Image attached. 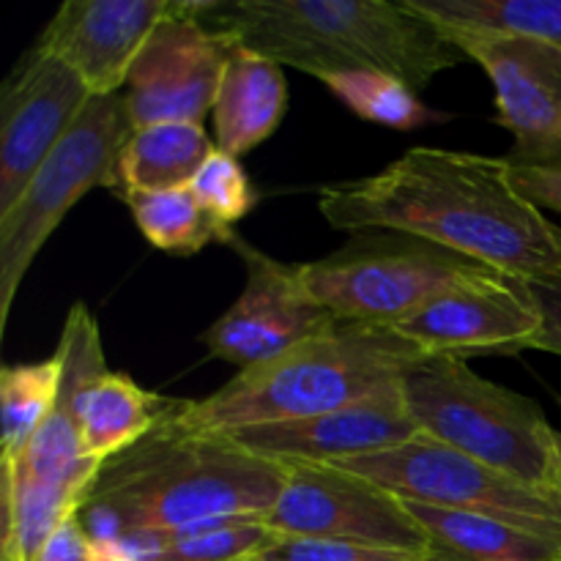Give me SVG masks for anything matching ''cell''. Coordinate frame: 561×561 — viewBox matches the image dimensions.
<instances>
[{"label":"cell","mask_w":561,"mask_h":561,"mask_svg":"<svg viewBox=\"0 0 561 561\" xmlns=\"http://www.w3.org/2000/svg\"><path fill=\"white\" fill-rule=\"evenodd\" d=\"M337 230H400L526 283L561 277V228L515 192L504 157L411 148L381 173L321 190Z\"/></svg>","instance_id":"cell-1"},{"label":"cell","mask_w":561,"mask_h":561,"mask_svg":"<svg viewBox=\"0 0 561 561\" xmlns=\"http://www.w3.org/2000/svg\"><path fill=\"white\" fill-rule=\"evenodd\" d=\"M186 400L142 442L107 460L77 513L93 540L157 548L201 531L263 524L290 469L225 433L179 425Z\"/></svg>","instance_id":"cell-2"},{"label":"cell","mask_w":561,"mask_h":561,"mask_svg":"<svg viewBox=\"0 0 561 561\" xmlns=\"http://www.w3.org/2000/svg\"><path fill=\"white\" fill-rule=\"evenodd\" d=\"M197 20L241 47L323 77L381 71L422 93L466 58L409 0H203Z\"/></svg>","instance_id":"cell-3"},{"label":"cell","mask_w":561,"mask_h":561,"mask_svg":"<svg viewBox=\"0 0 561 561\" xmlns=\"http://www.w3.org/2000/svg\"><path fill=\"white\" fill-rule=\"evenodd\" d=\"M431 356L392 327L334 321L285 354L247 367L203 400H186L179 425L195 433L294 422L340 411L403 381Z\"/></svg>","instance_id":"cell-4"},{"label":"cell","mask_w":561,"mask_h":561,"mask_svg":"<svg viewBox=\"0 0 561 561\" xmlns=\"http://www.w3.org/2000/svg\"><path fill=\"white\" fill-rule=\"evenodd\" d=\"M409 414L422 436L502 474L561 493L557 427L526 394L485 381L463 359H427L403 378Z\"/></svg>","instance_id":"cell-5"},{"label":"cell","mask_w":561,"mask_h":561,"mask_svg":"<svg viewBox=\"0 0 561 561\" xmlns=\"http://www.w3.org/2000/svg\"><path fill=\"white\" fill-rule=\"evenodd\" d=\"M299 272L312 299L340 321L398 327L453 285L496 268L420 236L359 230L329 257L299 263Z\"/></svg>","instance_id":"cell-6"},{"label":"cell","mask_w":561,"mask_h":561,"mask_svg":"<svg viewBox=\"0 0 561 561\" xmlns=\"http://www.w3.org/2000/svg\"><path fill=\"white\" fill-rule=\"evenodd\" d=\"M131 131L121 93L93 96L14 206L0 214V327L9 323L33 257L66 211L96 186L118 190V159Z\"/></svg>","instance_id":"cell-7"},{"label":"cell","mask_w":561,"mask_h":561,"mask_svg":"<svg viewBox=\"0 0 561 561\" xmlns=\"http://www.w3.org/2000/svg\"><path fill=\"white\" fill-rule=\"evenodd\" d=\"M329 466L354 471L403 502L485 515L561 546V493L526 485L422 433L400 447Z\"/></svg>","instance_id":"cell-8"},{"label":"cell","mask_w":561,"mask_h":561,"mask_svg":"<svg viewBox=\"0 0 561 561\" xmlns=\"http://www.w3.org/2000/svg\"><path fill=\"white\" fill-rule=\"evenodd\" d=\"M436 25L491 77L499 124L507 126L515 140L504 159L531 168L561 164V47L526 33Z\"/></svg>","instance_id":"cell-9"},{"label":"cell","mask_w":561,"mask_h":561,"mask_svg":"<svg viewBox=\"0 0 561 561\" xmlns=\"http://www.w3.org/2000/svg\"><path fill=\"white\" fill-rule=\"evenodd\" d=\"M288 482L263 524L283 537L348 540L431 551L409 504L340 466L290 463Z\"/></svg>","instance_id":"cell-10"},{"label":"cell","mask_w":561,"mask_h":561,"mask_svg":"<svg viewBox=\"0 0 561 561\" xmlns=\"http://www.w3.org/2000/svg\"><path fill=\"white\" fill-rule=\"evenodd\" d=\"M197 3H179L129 71L124 93L131 129L157 124H203L214 113L225 64L236 42L197 20Z\"/></svg>","instance_id":"cell-11"},{"label":"cell","mask_w":561,"mask_h":561,"mask_svg":"<svg viewBox=\"0 0 561 561\" xmlns=\"http://www.w3.org/2000/svg\"><path fill=\"white\" fill-rule=\"evenodd\" d=\"M392 329L431 359L513 356L531 348L540 310L526 279L491 272L453 285Z\"/></svg>","instance_id":"cell-12"},{"label":"cell","mask_w":561,"mask_h":561,"mask_svg":"<svg viewBox=\"0 0 561 561\" xmlns=\"http://www.w3.org/2000/svg\"><path fill=\"white\" fill-rule=\"evenodd\" d=\"M230 247L247 263V285L233 307L203 334L211 356L247 370L340 321L312 299L299 266L274 261L241 236H233Z\"/></svg>","instance_id":"cell-13"},{"label":"cell","mask_w":561,"mask_h":561,"mask_svg":"<svg viewBox=\"0 0 561 561\" xmlns=\"http://www.w3.org/2000/svg\"><path fill=\"white\" fill-rule=\"evenodd\" d=\"M93 93L55 55H27L0 99V214L25 192L36 170L60 146Z\"/></svg>","instance_id":"cell-14"},{"label":"cell","mask_w":561,"mask_h":561,"mask_svg":"<svg viewBox=\"0 0 561 561\" xmlns=\"http://www.w3.org/2000/svg\"><path fill=\"white\" fill-rule=\"evenodd\" d=\"M225 436L250 453L285 466H329L400 447L420 436V431L405 405L403 381H392L370 398L340 411L310 416V420L239 427Z\"/></svg>","instance_id":"cell-15"},{"label":"cell","mask_w":561,"mask_h":561,"mask_svg":"<svg viewBox=\"0 0 561 561\" xmlns=\"http://www.w3.org/2000/svg\"><path fill=\"white\" fill-rule=\"evenodd\" d=\"M175 9L173 0H69L44 27L36 49L71 66L93 96H113Z\"/></svg>","instance_id":"cell-16"},{"label":"cell","mask_w":561,"mask_h":561,"mask_svg":"<svg viewBox=\"0 0 561 561\" xmlns=\"http://www.w3.org/2000/svg\"><path fill=\"white\" fill-rule=\"evenodd\" d=\"M55 354L64 362L58 403L25 453L11 463H0L3 477H16L25 482L96 480L102 469L93 460L82 458L80 431H77V398L93 378L107 373L99 327L85 305L71 307Z\"/></svg>","instance_id":"cell-17"},{"label":"cell","mask_w":561,"mask_h":561,"mask_svg":"<svg viewBox=\"0 0 561 561\" xmlns=\"http://www.w3.org/2000/svg\"><path fill=\"white\" fill-rule=\"evenodd\" d=\"M285 110H288V82L279 64L236 44L225 64L211 113L217 148L236 159L244 157L277 131Z\"/></svg>","instance_id":"cell-18"},{"label":"cell","mask_w":561,"mask_h":561,"mask_svg":"<svg viewBox=\"0 0 561 561\" xmlns=\"http://www.w3.org/2000/svg\"><path fill=\"white\" fill-rule=\"evenodd\" d=\"M181 400L148 392L121 373H102L77 398L82 458L104 466L157 431Z\"/></svg>","instance_id":"cell-19"},{"label":"cell","mask_w":561,"mask_h":561,"mask_svg":"<svg viewBox=\"0 0 561 561\" xmlns=\"http://www.w3.org/2000/svg\"><path fill=\"white\" fill-rule=\"evenodd\" d=\"M409 504L431 540L433 561H561V546L485 515Z\"/></svg>","instance_id":"cell-20"},{"label":"cell","mask_w":561,"mask_h":561,"mask_svg":"<svg viewBox=\"0 0 561 561\" xmlns=\"http://www.w3.org/2000/svg\"><path fill=\"white\" fill-rule=\"evenodd\" d=\"M214 151L217 146L203 124H157L135 129L121 151L115 195L190 186Z\"/></svg>","instance_id":"cell-21"},{"label":"cell","mask_w":561,"mask_h":561,"mask_svg":"<svg viewBox=\"0 0 561 561\" xmlns=\"http://www.w3.org/2000/svg\"><path fill=\"white\" fill-rule=\"evenodd\" d=\"M93 480L25 482L0 474L3 493V561H36L49 537L75 518Z\"/></svg>","instance_id":"cell-22"},{"label":"cell","mask_w":561,"mask_h":561,"mask_svg":"<svg viewBox=\"0 0 561 561\" xmlns=\"http://www.w3.org/2000/svg\"><path fill=\"white\" fill-rule=\"evenodd\" d=\"M140 233L151 241L157 250L170 255H192L203 247L230 244L236 230H225L211 214L197 203L190 186L168 192H129L124 195Z\"/></svg>","instance_id":"cell-23"},{"label":"cell","mask_w":561,"mask_h":561,"mask_svg":"<svg viewBox=\"0 0 561 561\" xmlns=\"http://www.w3.org/2000/svg\"><path fill=\"white\" fill-rule=\"evenodd\" d=\"M64 362L55 354L53 359L33 362V365H9L0 370V463L20 458L33 442L47 416L58 403Z\"/></svg>","instance_id":"cell-24"},{"label":"cell","mask_w":561,"mask_h":561,"mask_svg":"<svg viewBox=\"0 0 561 561\" xmlns=\"http://www.w3.org/2000/svg\"><path fill=\"white\" fill-rule=\"evenodd\" d=\"M323 85L359 118L389 129L409 131L438 121L442 115L422 104L420 93L411 91L398 77L381 71H340L323 77Z\"/></svg>","instance_id":"cell-25"},{"label":"cell","mask_w":561,"mask_h":561,"mask_svg":"<svg viewBox=\"0 0 561 561\" xmlns=\"http://www.w3.org/2000/svg\"><path fill=\"white\" fill-rule=\"evenodd\" d=\"M409 3L436 22L526 33L561 47V0H409Z\"/></svg>","instance_id":"cell-26"},{"label":"cell","mask_w":561,"mask_h":561,"mask_svg":"<svg viewBox=\"0 0 561 561\" xmlns=\"http://www.w3.org/2000/svg\"><path fill=\"white\" fill-rule=\"evenodd\" d=\"M277 537V531L268 529L266 524H241L201 531L195 537L164 542L157 548H137L129 542L118 546H124L135 561H250L266 551Z\"/></svg>","instance_id":"cell-27"},{"label":"cell","mask_w":561,"mask_h":561,"mask_svg":"<svg viewBox=\"0 0 561 561\" xmlns=\"http://www.w3.org/2000/svg\"><path fill=\"white\" fill-rule=\"evenodd\" d=\"M192 195L197 197L203 208L211 214V219H217L225 230H233V225L239 219H244L247 214L255 208L257 192L252 186L250 175L241 168V162L230 153H225L222 148L208 157V162L203 164L201 173L195 175V181L190 184Z\"/></svg>","instance_id":"cell-28"},{"label":"cell","mask_w":561,"mask_h":561,"mask_svg":"<svg viewBox=\"0 0 561 561\" xmlns=\"http://www.w3.org/2000/svg\"><path fill=\"white\" fill-rule=\"evenodd\" d=\"M250 561H433L431 551L365 546L348 540H316V537L279 535L263 553Z\"/></svg>","instance_id":"cell-29"},{"label":"cell","mask_w":561,"mask_h":561,"mask_svg":"<svg viewBox=\"0 0 561 561\" xmlns=\"http://www.w3.org/2000/svg\"><path fill=\"white\" fill-rule=\"evenodd\" d=\"M36 561H110L104 542L93 540L82 520L69 518L42 548Z\"/></svg>","instance_id":"cell-30"},{"label":"cell","mask_w":561,"mask_h":561,"mask_svg":"<svg viewBox=\"0 0 561 561\" xmlns=\"http://www.w3.org/2000/svg\"><path fill=\"white\" fill-rule=\"evenodd\" d=\"M510 181H513L515 192L520 197L542 208L561 214V164H542V168H531V164H510Z\"/></svg>","instance_id":"cell-31"},{"label":"cell","mask_w":561,"mask_h":561,"mask_svg":"<svg viewBox=\"0 0 561 561\" xmlns=\"http://www.w3.org/2000/svg\"><path fill=\"white\" fill-rule=\"evenodd\" d=\"M540 310V332L529 351H546L561 356V277L551 283H529Z\"/></svg>","instance_id":"cell-32"},{"label":"cell","mask_w":561,"mask_h":561,"mask_svg":"<svg viewBox=\"0 0 561 561\" xmlns=\"http://www.w3.org/2000/svg\"><path fill=\"white\" fill-rule=\"evenodd\" d=\"M557 447H559V460H561V431H557Z\"/></svg>","instance_id":"cell-33"}]
</instances>
